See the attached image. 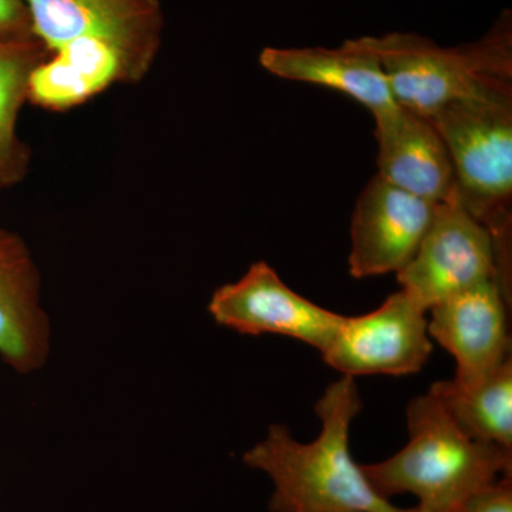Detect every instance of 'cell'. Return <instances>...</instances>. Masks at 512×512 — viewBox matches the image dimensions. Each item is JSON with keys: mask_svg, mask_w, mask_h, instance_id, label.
I'll use <instances>...</instances> for the list:
<instances>
[{"mask_svg": "<svg viewBox=\"0 0 512 512\" xmlns=\"http://www.w3.org/2000/svg\"><path fill=\"white\" fill-rule=\"evenodd\" d=\"M49 353L39 268L25 239L0 227V356L20 375H29L45 365Z\"/></svg>", "mask_w": 512, "mask_h": 512, "instance_id": "11", "label": "cell"}, {"mask_svg": "<svg viewBox=\"0 0 512 512\" xmlns=\"http://www.w3.org/2000/svg\"><path fill=\"white\" fill-rule=\"evenodd\" d=\"M409 443L362 466L376 493L413 494L416 512H463L471 498L512 474V450L468 436L433 393L407 406Z\"/></svg>", "mask_w": 512, "mask_h": 512, "instance_id": "3", "label": "cell"}, {"mask_svg": "<svg viewBox=\"0 0 512 512\" xmlns=\"http://www.w3.org/2000/svg\"><path fill=\"white\" fill-rule=\"evenodd\" d=\"M507 305L495 281H488L430 309L429 335L456 357L454 382H481L510 359Z\"/></svg>", "mask_w": 512, "mask_h": 512, "instance_id": "10", "label": "cell"}, {"mask_svg": "<svg viewBox=\"0 0 512 512\" xmlns=\"http://www.w3.org/2000/svg\"><path fill=\"white\" fill-rule=\"evenodd\" d=\"M450 154L461 205L494 242L497 285L511 302L512 84L430 117Z\"/></svg>", "mask_w": 512, "mask_h": 512, "instance_id": "4", "label": "cell"}, {"mask_svg": "<svg viewBox=\"0 0 512 512\" xmlns=\"http://www.w3.org/2000/svg\"><path fill=\"white\" fill-rule=\"evenodd\" d=\"M47 57L28 103L66 113L120 84H138L163 46L161 0H23Z\"/></svg>", "mask_w": 512, "mask_h": 512, "instance_id": "1", "label": "cell"}, {"mask_svg": "<svg viewBox=\"0 0 512 512\" xmlns=\"http://www.w3.org/2000/svg\"><path fill=\"white\" fill-rule=\"evenodd\" d=\"M463 512H512V478L503 477L471 498Z\"/></svg>", "mask_w": 512, "mask_h": 512, "instance_id": "16", "label": "cell"}, {"mask_svg": "<svg viewBox=\"0 0 512 512\" xmlns=\"http://www.w3.org/2000/svg\"><path fill=\"white\" fill-rule=\"evenodd\" d=\"M360 410L355 377L343 376L316 403L318 439L299 443L288 427L272 424L268 436L249 448L244 463L274 483L271 512H413L377 494L353 460L350 426Z\"/></svg>", "mask_w": 512, "mask_h": 512, "instance_id": "2", "label": "cell"}, {"mask_svg": "<svg viewBox=\"0 0 512 512\" xmlns=\"http://www.w3.org/2000/svg\"><path fill=\"white\" fill-rule=\"evenodd\" d=\"M413 512H416V511H414V508H413Z\"/></svg>", "mask_w": 512, "mask_h": 512, "instance_id": "18", "label": "cell"}, {"mask_svg": "<svg viewBox=\"0 0 512 512\" xmlns=\"http://www.w3.org/2000/svg\"><path fill=\"white\" fill-rule=\"evenodd\" d=\"M397 279L402 291L426 312L457 293L497 279L493 238L461 205L456 190L437 204L429 231Z\"/></svg>", "mask_w": 512, "mask_h": 512, "instance_id": "6", "label": "cell"}, {"mask_svg": "<svg viewBox=\"0 0 512 512\" xmlns=\"http://www.w3.org/2000/svg\"><path fill=\"white\" fill-rule=\"evenodd\" d=\"M0 35H33L23 0H0Z\"/></svg>", "mask_w": 512, "mask_h": 512, "instance_id": "17", "label": "cell"}, {"mask_svg": "<svg viewBox=\"0 0 512 512\" xmlns=\"http://www.w3.org/2000/svg\"><path fill=\"white\" fill-rule=\"evenodd\" d=\"M46 57L33 35H0V190L28 177L32 150L19 136V116L28 103L30 74Z\"/></svg>", "mask_w": 512, "mask_h": 512, "instance_id": "14", "label": "cell"}, {"mask_svg": "<svg viewBox=\"0 0 512 512\" xmlns=\"http://www.w3.org/2000/svg\"><path fill=\"white\" fill-rule=\"evenodd\" d=\"M382 64L394 101L433 117L454 101L512 84L510 13L473 43L441 47L417 33L363 36Z\"/></svg>", "mask_w": 512, "mask_h": 512, "instance_id": "5", "label": "cell"}, {"mask_svg": "<svg viewBox=\"0 0 512 512\" xmlns=\"http://www.w3.org/2000/svg\"><path fill=\"white\" fill-rule=\"evenodd\" d=\"M458 426L474 439L512 450L511 357L493 375L471 386L443 380L430 387Z\"/></svg>", "mask_w": 512, "mask_h": 512, "instance_id": "15", "label": "cell"}, {"mask_svg": "<svg viewBox=\"0 0 512 512\" xmlns=\"http://www.w3.org/2000/svg\"><path fill=\"white\" fill-rule=\"evenodd\" d=\"M436 207L376 175L353 211L350 275L363 279L399 274L416 255Z\"/></svg>", "mask_w": 512, "mask_h": 512, "instance_id": "9", "label": "cell"}, {"mask_svg": "<svg viewBox=\"0 0 512 512\" xmlns=\"http://www.w3.org/2000/svg\"><path fill=\"white\" fill-rule=\"evenodd\" d=\"M218 325L244 335H284L323 352L345 316L293 291L266 262H255L234 284L222 285L208 305Z\"/></svg>", "mask_w": 512, "mask_h": 512, "instance_id": "8", "label": "cell"}, {"mask_svg": "<svg viewBox=\"0 0 512 512\" xmlns=\"http://www.w3.org/2000/svg\"><path fill=\"white\" fill-rule=\"evenodd\" d=\"M259 63L281 79L318 84L348 94L373 116L396 106L382 64L363 37L346 40L338 49L265 47Z\"/></svg>", "mask_w": 512, "mask_h": 512, "instance_id": "13", "label": "cell"}, {"mask_svg": "<svg viewBox=\"0 0 512 512\" xmlns=\"http://www.w3.org/2000/svg\"><path fill=\"white\" fill-rule=\"evenodd\" d=\"M375 120L377 175L421 200H446L454 190L453 164L431 120L399 104L376 114Z\"/></svg>", "mask_w": 512, "mask_h": 512, "instance_id": "12", "label": "cell"}, {"mask_svg": "<svg viewBox=\"0 0 512 512\" xmlns=\"http://www.w3.org/2000/svg\"><path fill=\"white\" fill-rule=\"evenodd\" d=\"M427 312L406 292L393 293L376 311L345 316L323 360L343 376H407L433 352Z\"/></svg>", "mask_w": 512, "mask_h": 512, "instance_id": "7", "label": "cell"}]
</instances>
